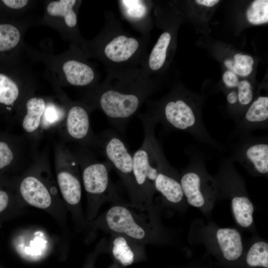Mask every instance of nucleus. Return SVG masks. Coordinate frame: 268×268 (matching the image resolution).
Returning a JSON list of instances; mask_svg holds the SVG:
<instances>
[{
	"label": "nucleus",
	"instance_id": "2",
	"mask_svg": "<svg viewBox=\"0 0 268 268\" xmlns=\"http://www.w3.org/2000/svg\"><path fill=\"white\" fill-rule=\"evenodd\" d=\"M147 37L134 36L123 28L113 13L106 12L105 24L90 46L91 54L107 69L142 67L147 57Z\"/></svg>",
	"mask_w": 268,
	"mask_h": 268
},
{
	"label": "nucleus",
	"instance_id": "29",
	"mask_svg": "<svg viewBox=\"0 0 268 268\" xmlns=\"http://www.w3.org/2000/svg\"><path fill=\"white\" fill-rule=\"evenodd\" d=\"M223 81L228 87H237L239 79L236 74L232 71L228 70L223 75Z\"/></svg>",
	"mask_w": 268,
	"mask_h": 268
},
{
	"label": "nucleus",
	"instance_id": "11",
	"mask_svg": "<svg viewBox=\"0 0 268 268\" xmlns=\"http://www.w3.org/2000/svg\"><path fill=\"white\" fill-rule=\"evenodd\" d=\"M66 115L58 134L64 141H72L80 146L100 150L97 135L91 125L90 114L95 109L84 102H66Z\"/></svg>",
	"mask_w": 268,
	"mask_h": 268
},
{
	"label": "nucleus",
	"instance_id": "19",
	"mask_svg": "<svg viewBox=\"0 0 268 268\" xmlns=\"http://www.w3.org/2000/svg\"><path fill=\"white\" fill-rule=\"evenodd\" d=\"M109 246L113 257L123 266L132 265L134 260L135 250L144 246L125 235L112 233Z\"/></svg>",
	"mask_w": 268,
	"mask_h": 268
},
{
	"label": "nucleus",
	"instance_id": "6",
	"mask_svg": "<svg viewBox=\"0 0 268 268\" xmlns=\"http://www.w3.org/2000/svg\"><path fill=\"white\" fill-rule=\"evenodd\" d=\"M150 212V208L133 203H116L101 218L100 225L111 234H122L145 245L154 239Z\"/></svg>",
	"mask_w": 268,
	"mask_h": 268
},
{
	"label": "nucleus",
	"instance_id": "15",
	"mask_svg": "<svg viewBox=\"0 0 268 268\" xmlns=\"http://www.w3.org/2000/svg\"><path fill=\"white\" fill-rule=\"evenodd\" d=\"M268 127V97L260 96L253 102L236 123L230 136L251 134L255 130H266Z\"/></svg>",
	"mask_w": 268,
	"mask_h": 268
},
{
	"label": "nucleus",
	"instance_id": "10",
	"mask_svg": "<svg viewBox=\"0 0 268 268\" xmlns=\"http://www.w3.org/2000/svg\"><path fill=\"white\" fill-rule=\"evenodd\" d=\"M189 160L180 179L184 197L193 206H203L206 197L212 196L216 192L215 185L208 183L212 181L206 172V156L201 151L188 149Z\"/></svg>",
	"mask_w": 268,
	"mask_h": 268
},
{
	"label": "nucleus",
	"instance_id": "5",
	"mask_svg": "<svg viewBox=\"0 0 268 268\" xmlns=\"http://www.w3.org/2000/svg\"><path fill=\"white\" fill-rule=\"evenodd\" d=\"M66 105L60 107L44 98L29 95L25 100L15 121L23 135L37 150L43 138L61 129L66 115Z\"/></svg>",
	"mask_w": 268,
	"mask_h": 268
},
{
	"label": "nucleus",
	"instance_id": "28",
	"mask_svg": "<svg viewBox=\"0 0 268 268\" xmlns=\"http://www.w3.org/2000/svg\"><path fill=\"white\" fill-rule=\"evenodd\" d=\"M225 65L232 72L241 76H247L253 70L252 66H242L236 64L233 61L227 60L224 62Z\"/></svg>",
	"mask_w": 268,
	"mask_h": 268
},
{
	"label": "nucleus",
	"instance_id": "21",
	"mask_svg": "<svg viewBox=\"0 0 268 268\" xmlns=\"http://www.w3.org/2000/svg\"><path fill=\"white\" fill-rule=\"evenodd\" d=\"M171 35L167 31L163 32L146 59L142 67L149 75L152 72L160 69L164 66L168 47L171 40Z\"/></svg>",
	"mask_w": 268,
	"mask_h": 268
},
{
	"label": "nucleus",
	"instance_id": "24",
	"mask_svg": "<svg viewBox=\"0 0 268 268\" xmlns=\"http://www.w3.org/2000/svg\"><path fill=\"white\" fill-rule=\"evenodd\" d=\"M247 264L252 268H268V244L260 241L250 248L246 258Z\"/></svg>",
	"mask_w": 268,
	"mask_h": 268
},
{
	"label": "nucleus",
	"instance_id": "27",
	"mask_svg": "<svg viewBox=\"0 0 268 268\" xmlns=\"http://www.w3.org/2000/svg\"><path fill=\"white\" fill-rule=\"evenodd\" d=\"M237 87L238 102L242 106L249 105L253 98L250 83L247 80L239 81Z\"/></svg>",
	"mask_w": 268,
	"mask_h": 268
},
{
	"label": "nucleus",
	"instance_id": "18",
	"mask_svg": "<svg viewBox=\"0 0 268 268\" xmlns=\"http://www.w3.org/2000/svg\"><path fill=\"white\" fill-rule=\"evenodd\" d=\"M119 7L122 14L129 22L147 37V18L149 4L146 0H119Z\"/></svg>",
	"mask_w": 268,
	"mask_h": 268
},
{
	"label": "nucleus",
	"instance_id": "16",
	"mask_svg": "<svg viewBox=\"0 0 268 268\" xmlns=\"http://www.w3.org/2000/svg\"><path fill=\"white\" fill-rule=\"evenodd\" d=\"M30 93L8 76L0 73V107L5 114L14 112L15 119Z\"/></svg>",
	"mask_w": 268,
	"mask_h": 268
},
{
	"label": "nucleus",
	"instance_id": "23",
	"mask_svg": "<svg viewBox=\"0 0 268 268\" xmlns=\"http://www.w3.org/2000/svg\"><path fill=\"white\" fill-rule=\"evenodd\" d=\"M232 198V211L237 223L243 227H248L253 223L254 206L249 198L237 193Z\"/></svg>",
	"mask_w": 268,
	"mask_h": 268
},
{
	"label": "nucleus",
	"instance_id": "33",
	"mask_svg": "<svg viewBox=\"0 0 268 268\" xmlns=\"http://www.w3.org/2000/svg\"><path fill=\"white\" fill-rule=\"evenodd\" d=\"M227 100L230 105H235L238 102V96L235 91L230 92L227 96Z\"/></svg>",
	"mask_w": 268,
	"mask_h": 268
},
{
	"label": "nucleus",
	"instance_id": "1",
	"mask_svg": "<svg viewBox=\"0 0 268 268\" xmlns=\"http://www.w3.org/2000/svg\"><path fill=\"white\" fill-rule=\"evenodd\" d=\"M155 86L142 67L107 69L104 81L90 89L86 103L100 110L115 131L124 135Z\"/></svg>",
	"mask_w": 268,
	"mask_h": 268
},
{
	"label": "nucleus",
	"instance_id": "9",
	"mask_svg": "<svg viewBox=\"0 0 268 268\" xmlns=\"http://www.w3.org/2000/svg\"><path fill=\"white\" fill-rule=\"evenodd\" d=\"M225 149L234 162L243 166L253 175L268 173V136H255L252 134L230 136Z\"/></svg>",
	"mask_w": 268,
	"mask_h": 268
},
{
	"label": "nucleus",
	"instance_id": "13",
	"mask_svg": "<svg viewBox=\"0 0 268 268\" xmlns=\"http://www.w3.org/2000/svg\"><path fill=\"white\" fill-rule=\"evenodd\" d=\"M38 153L24 135L0 132V173L31 164Z\"/></svg>",
	"mask_w": 268,
	"mask_h": 268
},
{
	"label": "nucleus",
	"instance_id": "17",
	"mask_svg": "<svg viewBox=\"0 0 268 268\" xmlns=\"http://www.w3.org/2000/svg\"><path fill=\"white\" fill-rule=\"evenodd\" d=\"M62 70L67 83L77 87H89L92 88L97 83L98 74L91 66L86 62L71 59L63 64Z\"/></svg>",
	"mask_w": 268,
	"mask_h": 268
},
{
	"label": "nucleus",
	"instance_id": "30",
	"mask_svg": "<svg viewBox=\"0 0 268 268\" xmlns=\"http://www.w3.org/2000/svg\"><path fill=\"white\" fill-rule=\"evenodd\" d=\"M234 60L236 64L242 66H252L254 62L251 56L241 54H236L234 57Z\"/></svg>",
	"mask_w": 268,
	"mask_h": 268
},
{
	"label": "nucleus",
	"instance_id": "12",
	"mask_svg": "<svg viewBox=\"0 0 268 268\" xmlns=\"http://www.w3.org/2000/svg\"><path fill=\"white\" fill-rule=\"evenodd\" d=\"M54 162L57 182L65 201L73 206L81 198L79 167L74 153L64 143L54 141Z\"/></svg>",
	"mask_w": 268,
	"mask_h": 268
},
{
	"label": "nucleus",
	"instance_id": "34",
	"mask_svg": "<svg viewBox=\"0 0 268 268\" xmlns=\"http://www.w3.org/2000/svg\"><path fill=\"white\" fill-rule=\"evenodd\" d=\"M218 0H197L196 2L198 4L204 5L207 7H212L217 4Z\"/></svg>",
	"mask_w": 268,
	"mask_h": 268
},
{
	"label": "nucleus",
	"instance_id": "20",
	"mask_svg": "<svg viewBox=\"0 0 268 268\" xmlns=\"http://www.w3.org/2000/svg\"><path fill=\"white\" fill-rule=\"evenodd\" d=\"M216 239L225 259L233 262L242 255L243 245L240 233L235 229L223 228L216 232Z\"/></svg>",
	"mask_w": 268,
	"mask_h": 268
},
{
	"label": "nucleus",
	"instance_id": "25",
	"mask_svg": "<svg viewBox=\"0 0 268 268\" xmlns=\"http://www.w3.org/2000/svg\"><path fill=\"white\" fill-rule=\"evenodd\" d=\"M21 34L19 30L9 24H0V51H5L15 47L19 43Z\"/></svg>",
	"mask_w": 268,
	"mask_h": 268
},
{
	"label": "nucleus",
	"instance_id": "31",
	"mask_svg": "<svg viewBox=\"0 0 268 268\" xmlns=\"http://www.w3.org/2000/svg\"><path fill=\"white\" fill-rule=\"evenodd\" d=\"M26 0H3L2 2L7 7L15 9H21L25 7L28 3Z\"/></svg>",
	"mask_w": 268,
	"mask_h": 268
},
{
	"label": "nucleus",
	"instance_id": "22",
	"mask_svg": "<svg viewBox=\"0 0 268 268\" xmlns=\"http://www.w3.org/2000/svg\"><path fill=\"white\" fill-rule=\"evenodd\" d=\"M78 3L75 0L52 1L48 4L47 11L52 16L63 18L66 26L74 30L77 25L76 6Z\"/></svg>",
	"mask_w": 268,
	"mask_h": 268
},
{
	"label": "nucleus",
	"instance_id": "26",
	"mask_svg": "<svg viewBox=\"0 0 268 268\" xmlns=\"http://www.w3.org/2000/svg\"><path fill=\"white\" fill-rule=\"evenodd\" d=\"M248 21L253 24L258 25L268 21V0H256L247 11Z\"/></svg>",
	"mask_w": 268,
	"mask_h": 268
},
{
	"label": "nucleus",
	"instance_id": "7",
	"mask_svg": "<svg viewBox=\"0 0 268 268\" xmlns=\"http://www.w3.org/2000/svg\"><path fill=\"white\" fill-rule=\"evenodd\" d=\"M81 171L82 180L88 199L98 208L104 202L114 200L116 190L111 180L113 169L109 163L99 161L91 149L82 147L73 152Z\"/></svg>",
	"mask_w": 268,
	"mask_h": 268
},
{
	"label": "nucleus",
	"instance_id": "14",
	"mask_svg": "<svg viewBox=\"0 0 268 268\" xmlns=\"http://www.w3.org/2000/svg\"><path fill=\"white\" fill-rule=\"evenodd\" d=\"M155 191L172 203L180 202L184 197L176 170L170 164L164 153L158 162V173L154 183Z\"/></svg>",
	"mask_w": 268,
	"mask_h": 268
},
{
	"label": "nucleus",
	"instance_id": "8",
	"mask_svg": "<svg viewBox=\"0 0 268 268\" xmlns=\"http://www.w3.org/2000/svg\"><path fill=\"white\" fill-rule=\"evenodd\" d=\"M97 136L100 143L99 150L120 176L132 203L146 207L134 176L133 154L125 141L114 130H105L97 134Z\"/></svg>",
	"mask_w": 268,
	"mask_h": 268
},
{
	"label": "nucleus",
	"instance_id": "3",
	"mask_svg": "<svg viewBox=\"0 0 268 268\" xmlns=\"http://www.w3.org/2000/svg\"><path fill=\"white\" fill-rule=\"evenodd\" d=\"M166 132L182 131L191 134L199 142L211 146L220 152L225 146L213 138L205 127L200 113L183 96L173 94L157 103H148L145 113Z\"/></svg>",
	"mask_w": 268,
	"mask_h": 268
},
{
	"label": "nucleus",
	"instance_id": "32",
	"mask_svg": "<svg viewBox=\"0 0 268 268\" xmlns=\"http://www.w3.org/2000/svg\"><path fill=\"white\" fill-rule=\"evenodd\" d=\"M9 200V195L7 192L0 188V212L6 208Z\"/></svg>",
	"mask_w": 268,
	"mask_h": 268
},
{
	"label": "nucleus",
	"instance_id": "4",
	"mask_svg": "<svg viewBox=\"0 0 268 268\" xmlns=\"http://www.w3.org/2000/svg\"><path fill=\"white\" fill-rule=\"evenodd\" d=\"M138 118L142 124L144 138L140 147L133 154V173L145 206L151 208L156 191L154 183L158 173V162L164 152L155 136L157 123L145 113H139Z\"/></svg>",
	"mask_w": 268,
	"mask_h": 268
}]
</instances>
